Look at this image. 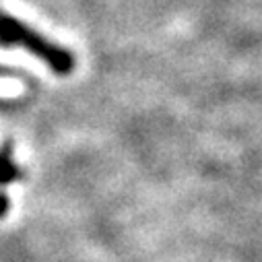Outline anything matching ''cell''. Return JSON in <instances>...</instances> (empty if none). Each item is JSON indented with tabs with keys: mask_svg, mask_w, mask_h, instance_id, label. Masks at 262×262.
Listing matches in <instances>:
<instances>
[{
	"mask_svg": "<svg viewBox=\"0 0 262 262\" xmlns=\"http://www.w3.org/2000/svg\"><path fill=\"white\" fill-rule=\"evenodd\" d=\"M0 46H5V48L19 46V48L27 50L29 54L41 58L50 67V71L56 75L67 77L75 71V54L73 52L50 41L48 37H43L29 25L21 23L19 19H15L3 11H0Z\"/></svg>",
	"mask_w": 262,
	"mask_h": 262,
	"instance_id": "1",
	"label": "cell"
},
{
	"mask_svg": "<svg viewBox=\"0 0 262 262\" xmlns=\"http://www.w3.org/2000/svg\"><path fill=\"white\" fill-rule=\"evenodd\" d=\"M21 178V169L13 161V143L5 141L0 147V186H9Z\"/></svg>",
	"mask_w": 262,
	"mask_h": 262,
	"instance_id": "2",
	"label": "cell"
},
{
	"mask_svg": "<svg viewBox=\"0 0 262 262\" xmlns=\"http://www.w3.org/2000/svg\"><path fill=\"white\" fill-rule=\"evenodd\" d=\"M9 209H11V201H9V196H7V192H5V190H0V219L7 217Z\"/></svg>",
	"mask_w": 262,
	"mask_h": 262,
	"instance_id": "3",
	"label": "cell"
},
{
	"mask_svg": "<svg viewBox=\"0 0 262 262\" xmlns=\"http://www.w3.org/2000/svg\"><path fill=\"white\" fill-rule=\"evenodd\" d=\"M0 77H19V73L13 71V69H7V67H3V64H0Z\"/></svg>",
	"mask_w": 262,
	"mask_h": 262,
	"instance_id": "4",
	"label": "cell"
}]
</instances>
